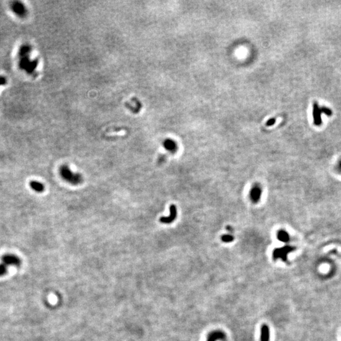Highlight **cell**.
Masks as SVG:
<instances>
[{
  "instance_id": "obj_6",
  "label": "cell",
  "mask_w": 341,
  "mask_h": 341,
  "mask_svg": "<svg viewBox=\"0 0 341 341\" xmlns=\"http://www.w3.org/2000/svg\"><path fill=\"white\" fill-rule=\"evenodd\" d=\"M170 215L168 217H162L160 219V222L164 224H170L173 222L176 218L177 210L175 205H172L170 207Z\"/></svg>"
},
{
  "instance_id": "obj_11",
  "label": "cell",
  "mask_w": 341,
  "mask_h": 341,
  "mask_svg": "<svg viewBox=\"0 0 341 341\" xmlns=\"http://www.w3.org/2000/svg\"><path fill=\"white\" fill-rule=\"evenodd\" d=\"M270 332L269 328L267 325H262L261 328V341H269Z\"/></svg>"
},
{
  "instance_id": "obj_12",
  "label": "cell",
  "mask_w": 341,
  "mask_h": 341,
  "mask_svg": "<svg viewBox=\"0 0 341 341\" xmlns=\"http://www.w3.org/2000/svg\"><path fill=\"white\" fill-rule=\"evenodd\" d=\"M164 148L169 152H175L177 150V145L176 143L171 140H166L164 142Z\"/></svg>"
},
{
  "instance_id": "obj_13",
  "label": "cell",
  "mask_w": 341,
  "mask_h": 341,
  "mask_svg": "<svg viewBox=\"0 0 341 341\" xmlns=\"http://www.w3.org/2000/svg\"><path fill=\"white\" fill-rule=\"evenodd\" d=\"M277 238L282 242L287 243L289 240V235L286 231L281 230L277 233Z\"/></svg>"
},
{
  "instance_id": "obj_1",
  "label": "cell",
  "mask_w": 341,
  "mask_h": 341,
  "mask_svg": "<svg viewBox=\"0 0 341 341\" xmlns=\"http://www.w3.org/2000/svg\"><path fill=\"white\" fill-rule=\"evenodd\" d=\"M30 48L27 45H23L20 49V67L22 70L27 72H33L36 68V63L29 59V53Z\"/></svg>"
},
{
  "instance_id": "obj_16",
  "label": "cell",
  "mask_w": 341,
  "mask_h": 341,
  "mask_svg": "<svg viewBox=\"0 0 341 341\" xmlns=\"http://www.w3.org/2000/svg\"><path fill=\"white\" fill-rule=\"evenodd\" d=\"M6 83H7V80H6V78H5L4 77H3V76H2V75H0V86H1V85H5Z\"/></svg>"
},
{
  "instance_id": "obj_3",
  "label": "cell",
  "mask_w": 341,
  "mask_h": 341,
  "mask_svg": "<svg viewBox=\"0 0 341 341\" xmlns=\"http://www.w3.org/2000/svg\"><path fill=\"white\" fill-rule=\"evenodd\" d=\"M296 250V248L291 246H285L282 248H276L273 252V258L275 260L280 258L283 262H287L288 255Z\"/></svg>"
},
{
  "instance_id": "obj_8",
  "label": "cell",
  "mask_w": 341,
  "mask_h": 341,
  "mask_svg": "<svg viewBox=\"0 0 341 341\" xmlns=\"http://www.w3.org/2000/svg\"><path fill=\"white\" fill-rule=\"evenodd\" d=\"M262 195V190L258 186H255L250 191V198L254 203H257Z\"/></svg>"
},
{
  "instance_id": "obj_9",
  "label": "cell",
  "mask_w": 341,
  "mask_h": 341,
  "mask_svg": "<svg viewBox=\"0 0 341 341\" xmlns=\"http://www.w3.org/2000/svg\"><path fill=\"white\" fill-rule=\"evenodd\" d=\"M12 10L17 15H18V16H20V17H23L26 13V10H25V7L23 6V5H22V4L20 3H18V2L14 3L12 6Z\"/></svg>"
},
{
  "instance_id": "obj_15",
  "label": "cell",
  "mask_w": 341,
  "mask_h": 341,
  "mask_svg": "<svg viewBox=\"0 0 341 341\" xmlns=\"http://www.w3.org/2000/svg\"><path fill=\"white\" fill-rule=\"evenodd\" d=\"M7 272V265L3 263L0 264V276L5 275Z\"/></svg>"
},
{
  "instance_id": "obj_5",
  "label": "cell",
  "mask_w": 341,
  "mask_h": 341,
  "mask_svg": "<svg viewBox=\"0 0 341 341\" xmlns=\"http://www.w3.org/2000/svg\"><path fill=\"white\" fill-rule=\"evenodd\" d=\"M2 262L6 265H15L19 266L21 264L20 259L15 255L7 254L2 257Z\"/></svg>"
},
{
  "instance_id": "obj_4",
  "label": "cell",
  "mask_w": 341,
  "mask_h": 341,
  "mask_svg": "<svg viewBox=\"0 0 341 341\" xmlns=\"http://www.w3.org/2000/svg\"><path fill=\"white\" fill-rule=\"evenodd\" d=\"M322 113H324L328 116L332 115V111L330 110L328 108L325 107H321L320 108L318 105L317 103H315L313 105V119H314V123L315 125L319 126L322 124V117L321 115Z\"/></svg>"
},
{
  "instance_id": "obj_2",
  "label": "cell",
  "mask_w": 341,
  "mask_h": 341,
  "mask_svg": "<svg viewBox=\"0 0 341 341\" xmlns=\"http://www.w3.org/2000/svg\"><path fill=\"white\" fill-rule=\"evenodd\" d=\"M59 173L62 178L71 184L77 185L83 181L82 176L73 173L67 165H63L60 168Z\"/></svg>"
},
{
  "instance_id": "obj_14",
  "label": "cell",
  "mask_w": 341,
  "mask_h": 341,
  "mask_svg": "<svg viewBox=\"0 0 341 341\" xmlns=\"http://www.w3.org/2000/svg\"><path fill=\"white\" fill-rule=\"evenodd\" d=\"M222 240L225 243H229L234 240V238L233 236L229 234H226L222 236Z\"/></svg>"
},
{
  "instance_id": "obj_10",
  "label": "cell",
  "mask_w": 341,
  "mask_h": 341,
  "mask_svg": "<svg viewBox=\"0 0 341 341\" xmlns=\"http://www.w3.org/2000/svg\"><path fill=\"white\" fill-rule=\"evenodd\" d=\"M30 187L38 193H42L44 190V185L37 181H31L30 183Z\"/></svg>"
},
{
  "instance_id": "obj_17",
  "label": "cell",
  "mask_w": 341,
  "mask_h": 341,
  "mask_svg": "<svg viewBox=\"0 0 341 341\" xmlns=\"http://www.w3.org/2000/svg\"><path fill=\"white\" fill-rule=\"evenodd\" d=\"M275 123V119H269L268 121V122L267 123V126H272L273 125V124Z\"/></svg>"
},
{
  "instance_id": "obj_18",
  "label": "cell",
  "mask_w": 341,
  "mask_h": 341,
  "mask_svg": "<svg viewBox=\"0 0 341 341\" xmlns=\"http://www.w3.org/2000/svg\"><path fill=\"white\" fill-rule=\"evenodd\" d=\"M338 166L339 169H341V161H340V162L338 163Z\"/></svg>"
},
{
  "instance_id": "obj_7",
  "label": "cell",
  "mask_w": 341,
  "mask_h": 341,
  "mask_svg": "<svg viewBox=\"0 0 341 341\" xmlns=\"http://www.w3.org/2000/svg\"><path fill=\"white\" fill-rule=\"evenodd\" d=\"M226 334L224 332L221 330H215L209 333L207 341H217L218 340H224L226 338Z\"/></svg>"
}]
</instances>
